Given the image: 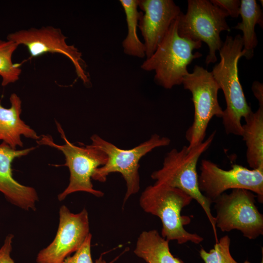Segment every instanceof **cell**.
<instances>
[{
    "label": "cell",
    "instance_id": "1",
    "mask_svg": "<svg viewBox=\"0 0 263 263\" xmlns=\"http://www.w3.org/2000/svg\"><path fill=\"white\" fill-rule=\"evenodd\" d=\"M243 42L240 35L227 36L220 49V62L213 68V76L222 89L226 102L222 116L227 134L242 136V118L252 111L245 97L238 76V64L244 56Z\"/></svg>",
    "mask_w": 263,
    "mask_h": 263
},
{
    "label": "cell",
    "instance_id": "2",
    "mask_svg": "<svg viewBox=\"0 0 263 263\" xmlns=\"http://www.w3.org/2000/svg\"><path fill=\"white\" fill-rule=\"evenodd\" d=\"M215 135V131L203 142L192 148L184 146L179 150L172 149L165 157L162 167L153 171L151 177L155 180V183L178 188L195 200L205 211L217 241L215 218L210 208L212 202L200 191L197 172L198 161L210 146Z\"/></svg>",
    "mask_w": 263,
    "mask_h": 263
},
{
    "label": "cell",
    "instance_id": "3",
    "mask_svg": "<svg viewBox=\"0 0 263 263\" xmlns=\"http://www.w3.org/2000/svg\"><path fill=\"white\" fill-rule=\"evenodd\" d=\"M192 200L178 188L154 183L147 187L142 193L139 204L144 211L160 219L163 238L168 241L175 240L179 244L188 242L199 244L203 241V238L185 229L184 225L189 224L191 219L181 215L183 208Z\"/></svg>",
    "mask_w": 263,
    "mask_h": 263
},
{
    "label": "cell",
    "instance_id": "4",
    "mask_svg": "<svg viewBox=\"0 0 263 263\" xmlns=\"http://www.w3.org/2000/svg\"><path fill=\"white\" fill-rule=\"evenodd\" d=\"M177 18L172 22L153 54L143 63L145 71H155V81L165 89L182 84L189 72L188 66L202 54L193 51L202 46V42L181 37L177 31Z\"/></svg>",
    "mask_w": 263,
    "mask_h": 263
},
{
    "label": "cell",
    "instance_id": "5",
    "mask_svg": "<svg viewBox=\"0 0 263 263\" xmlns=\"http://www.w3.org/2000/svg\"><path fill=\"white\" fill-rule=\"evenodd\" d=\"M91 140L92 146L101 150L107 156L106 163L94 170L92 179L105 182L110 173H120L126 181L127 187L123 206L131 196L137 193L140 189L138 170L142 157L155 148L167 146L170 143L168 137L156 133L146 141L128 150L119 148L97 134L93 135Z\"/></svg>",
    "mask_w": 263,
    "mask_h": 263
},
{
    "label": "cell",
    "instance_id": "6",
    "mask_svg": "<svg viewBox=\"0 0 263 263\" xmlns=\"http://www.w3.org/2000/svg\"><path fill=\"white\" fill-rule=\"evenodd\" d=\"M228 16L209 0H188L187 13L181 12L177 17L178 34L185 38L205 42L209 48L206 63H214L217 60L216 51L224 43L220 33L230 31L226 21Z\"/></svg>",
    "mask_w": 263,
    "mask_h": 263
},
{
    "label": "cell",
    "instance_id": "7",
    "mask_svg": "<svg viewBox=\"0 0 263 263\" xmlns=\"http://www.w3.org/2000/svg\"><path fill=\"white\" fill-rule=\"evenodd\" d=\"M56 125L61 137L65 141L64 144H56L50 135L40 136L37 142L39 145L57 149L65 156L66 162L64 166L69 169L70 181L67 187L58 194V200L62 201L68 195L78 191L90 193L97 197L103 196V192L94 188L91 179L94 170L106 163L107 155L91 144L77 146L71 143L66 138L60 124L56 122Z\"/></svg>",
    "mask_w": 263,
    "mask_h": 263
},
{
    "label": "cell",
    "instance_id": "8",
    "mask_svg": "<svg viewBox=\"0 0 263 263\" xmlns=\"http://www.w3.org/2000/svg\"><path fill=\"white\" fill-rule=\"evenodd\" d=\"M182 84L191 93L194 105L193 121L186 133L188 147L192 148L204 141L209 121L214 116L222 118L224 110L218 99L220 87L211 72L195 65L193 72L184 77Z\"/></svg>",
    "mask_w": 263,
    "mask_h": 263
},
{
    "label": "cell",
    "instance_id": "9",
    "mask_svg": "<svg viewBox=\"0 0 263 263\" xmlns=\"http://www.w3.org/2000/svg\"><path fill=\"white\" fill-rule=\"evenodd\" d=\"M256 195L244 189L223 193L213 203L216 226L223 232L238 230L250 240L263 234V215L256 205Z\"/></svg>",
    "mask_w": 263,
    "mask_h": 263
},
{
    "label": "cell",
    "instance_id": "10",
    "mask_svg": "<svg viewBox=\"0 0 263 263\" xmlns=\"http://www.w3.org/2000/svg\"><path fill=\"white\" fill-rule=\"evenodd\" d=\"M198 186L201 193L212 203L228 189H244L256 194L263 202V169H249L239 164L225 170L207 159L201 161Z\"/></svg>",
    "mask_w": 263,
    "mask_h": 263
},
{
    "label": "cell",
    "instance_id": "11",
    "mask_svg": "<svg viewBox=\"0 0 263 263\" xmlns=\"http://www.w3.org/2000/svg\"><path fill=\"white\" fill-rule=\"evenodd\" d=\"M66 38L60 29L51 26L20 30L7 36V40L19 46H26L31 58L48 53L66 56L73 63L78 77L85 84H89V76L85 70L86 64L82 54L74 45H68Z\"/></svg>",
    "mask_w": 263,
    "mask_h": 263
},
{
    "label": "cell",
    "instance_id": "12",
    "mask_svg": "<svg viewBox=\"0 0 263 263\" xmlns=\"http://www.w3.org/2000/svg\"><path fill=\"white\" fill-rule=\"evenodd\" d=\"M59 216L55 238L38 253L37 263H62L79 248L90 233L88 213L85 208L75 214L63 205L60 207Z\"/></svg>",
    "mask_w": 263,
    "mask_h": 263
},
{
    "label": "cell",
    "instance_id": "13",
    "mask_svg": "<svg viewBox=\"0 0 263 263\" xmlns=\"http://www.w3.org/2000/svg\"><path fill=\"white\" fill-rule=\"evenodd\" d=\"M142 10L138 27L144 39L147 58L155 52L172 22L181 13L172 0H140Z\"/></svg>",
    "mask_w": 263,
    "mask_h": 263
},
{
    "label": "cell",
    "instance_id": "14",
    "mask_svg": "<svg viewBox=\"0 0 263 263\" xmlns=\"http://www.w3.org/2000/svg\"><path fill=\"white\" fill-rule=\"evenodd\" d=\"M35 147L17 150L2 142L0 144V192L12 205L24 210H35L38 196L36 189L22 185L13 177L11 164L16 158L27 155Z\"/></svg>",
    "mask_w": 263,
    "mask_h": 263
},
{
    "label": "cell",
    "instance_id": "15",
    "mask_svg": "<svg viewBox=\"0 0 263 263\" xmlns=\"http://www.w3.org/2000/svg\"><path fill=\"white\" fill-rule=\"evenodd\" d=\"M11 107H3L0 99V140L8 145L11 148L16 149L17 146L22 147L20 136L38 140L40 136L20 118L21 100L16 94L10 97Z\"/></svg>",
    "mask_w": 263,
    "mask_h": 263
},
{
    "label": "cell",
    "instance_id": "16",
    "mask_svg": "<svg viewBox=\"0 0 263 263\" xmlns=\"http://www.w3.org/2000/svg\"><path fill=\"white\" fill-rule=\"evenodd\" d=\"M242 136L247 148L246 161L252 169H263V108L244 118Z\"/></svg>",
    "mask_w": 263,
    "mask_h": 263
},
{
    "label": "cell",
    "instance_id": "17",
    "mask_svg": "<svg viewBox=\"0 0 263 263\" xmlns=\"http://www.w3.org/2000/svg\"><path fill=\"white\" fill-rule=\"evenodd\" d=\"M169 243L155 229L144 231L137 239L134 253L147 263H184L172 255Z\"/></svg>",
    "mask_w": 263,
    "mask_h": 263
},
{
    "label": "cell",
    "instance_id": "18",
    "mask_svg": "<svg viewBox=\"0 0 263 263\" xmlns=\"http://www.w3.org/2000/svg\"><path fill=\"white\" fill-rule=\"evenodd\" d=\"M240 2V15L242 21L233 28L243 33L242 37L243 56L249 60L253 57L254 49L258 44L255 25L258 24L263 28V12L255 0H242Z\"/></svg>",
    "mask_w": 263,
    "mask_h": 263
},
{
    "label": "cell",
    "instance_id": "19",
    "mask_svg": "<svg viewBox=\"0 0 263 263\" xmlns=\"http://www.w3.org/2000/svg\"><path fill=\"white\" fill-rule=\"evenodd\" d=\"M124 10L128 26V34L122 42L124 53L129 56L143 58L145 56V47L137 34L138 22L141 15L138 12L139 0H120Z\"/></svg>",
    "mask_w": 263,
    "mask_h": 263
},
{
    "label": "cell",
    "instance_id": "20",
    "mask_svg": "<svg viewBox=\"0 0 263 263\" xmlns=\"http://www.w3.org/2000/svg\"><path fill=\"white\" fill-rule=\"evenodd\" d=\"M18 46L12 41L0 40V76L2 86L14 83L19 79L21 73L20 64L14 63L12 59Z\"/></svg>",
    "mask_w": 263,
    "mask_h": 263
},
{
    "label": "cell",
    "instance_id": "21",
    "mask_svg": "<svg viewBox=\"0 0 263 263\" xmlns=\"http://www.w3.org/2000/svg\"><path fill=\"white\" fill-rule=\"evenodd\" d=\"M230 242L229 237L225 235L216 242L214 247L209 252L201 248L199 251L200 256L205 263H239L231 255ZM243 263H251L245 261Z\"/></svg>",
    "mask_w": 263,
    "mask_h": 263
},
{
    "label": "cell",
    "instance_id": "22",
    "mask_svg": "<svg viewBox=\"0 0 263 263\" xmlns=\"http://www.w3.org/2000/svg\"><path fill=\"white\" fill-rule=\"evenodd\" d=\"M92 238L90 233L75 254L67 257L62 263H105L106 261L102 259V255L95 262L93 261L91 252Z\"/></svg>",
    "mask_w": 263,
    "mask_h": 263
},
{
    "label": "cell",
    "instance_id": "23",
    "mask_svg": "<svg viewBox=\"0 0 263 263\" xmlns=\"http://www.w3.org/2000/svg\"><path fill=\"white\" fill-rule=\"evenodd\" d=\"M214 5L225 11L233 18L240 15V0H211Z\"/></svg>",
    "mask_w": 263,
    "mask_h": 263
},
{
    "label": "cell",
    "instance_id": "24",
    "mask_svg": "<svg viewBox=\"0 0 263 263\" xmlns=\"http://www.w3.org/2000/svg\"><path fill=\"white\" fill-rule=\"evenodd\" d=\"M13 238L14 235L12 234L6 236L3 244L0 248V263H15L11 257Z\"/></svg>",
    "mask_w": 263,
    "mask_h": 263
},
{
    "label": "cell",
    "instance_id": "25",
    "mask_svg": "<svg viewBox=\"0 0 263 263\" xmlns=\"http://www.w3.org/2000/svg\"><path fill=\"white\" fill-rule=\"evenodd\" d=\"M255 97L258 100L259 107L263 108V84L258 81H255L251 87Z\"/></svg>",
    "mask_w": 263,
    "mask_h": 263
},
{
    "label": "cell",
    "instance_id": "26",
    "mask_svg": "<svg viewBox=\"0 0 263 263\" xmlns=\"http://www.w3.org/2000/svg\"><path fill=\"white\" fill-rule=\"evenodd\" d=\"M118 257H117L116 258H115L112 261L110 262L109 263H113L115 260H116L117 259ZM105 263H107L106 262H105Z\"/></svg>",
    "mask_w": 263,
    "mask_h": 263
},
{
    "label": "cell",
    "instance_id": "27",
    "mask_svg": "<svg viewBox=\"0 0 263 263\" xmlns=\"http://www.w3.org/2000/svg\"><path fill=\"white\" fill-rule=\"evenodd\" d=\"M261 263H263V257H262V261H261Z\"/></svg>",
    "mask_w": 263,
    "mask_h": 263
}]
</instances>
